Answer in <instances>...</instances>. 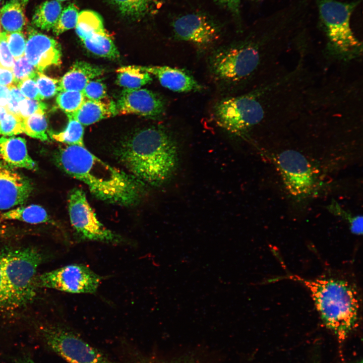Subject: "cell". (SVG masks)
Listing matches in <instances>:
<instances>
[{
    "mask_svg": "<svg viewBox=\"0 0 363 363\" xmlns=\"http://www.w3.org/2000/svg\"><path fill=\"white\" fill-rule=\"evenodd\" d=\"M283 28H271L259 37H250L214 50L208 69L218 85L231 87L252 81L261 73L270 78L280 69L279 61L289 46Z\"/></svg>",
    "mask_w": 363,
    "mask_h": 363,
    "instance_id": "1",
    "label": "cell"
},
{
    "mask_svg": "<svg viewBox=\"0 0 363 363\" xmlns=\"http://www.w3.org/2000/svg\"><path fill=\"white\" fill-rule=\"evenodd\" d=\"M55 160L62 170L85 184L100 200L131 206L139 202L144 194V183L104 162L85 146L62 147L56 152Z\"/></svg>",
    "mask_w": 363,
    "mask_h": 363,
    "instance_id": "2",
    "label": "cell"
},
{
    "mask_svg": "<svg viewBox=\"0 0 363 363\" xmlns=\"http://www.w3.org/2000/svg\"><path fill=\"white\" fill-rule=\"evenodd\" d=\"M118 159L133 176L153 186L168 182L179 164L177 142L161 126H151L134 132L116 150Z\"/></svg>",
    "mask_w": 363,
    "mask_h": 363,
    "instance_id": "3",
    "label": "cell"
},
{
    "mask_svg": "<svg viewBox=\"0 0 363 363\" xmlns=\"http://www.w3.org/2000/svg\"><path fill=\"white\" fill-rule=\"evenodd\" d=\"M325 326L340 341L345 340L357 324V293L347 281L335 278L304 281Z\"/></svg>",
    "mask_w": 363,
    "mask_h": 363,
    "instance_id": "4",
    "label": "cell"
},
{
    "mask_svg": "<svg viewBox=\"0 0 363 363\" xmlns=\"http://www.w3.org/2000/svg\"><path fill=\"white\" fill-rule=\"evenodd\" d=\"M319 13L327 37L325 48L331 60L341 64L361 57V42L355 36L350 25L352 13L358 1L342 3L336 0H317Z\"/></svg>",
    "mask_w": 363,
    "mask_h": 363,
    "instance_id": "5",
    "label": "cell"
},
{
    "mask_svg": "<svg viewBox=\"0 0 363 363\" xmlns=\"http://www.w3.org/2000/svg\"><path fill=\"white\" fill-rule=\"evenodd\" d=\"M42 260L32 248L3 252V271L13 309L27 305L35 296L36 272Z\"/></svg>",
    "mask_w": 363,
    "mask_h": 363,
    "instance_id": "6",
    "label": "cell"
},
{
    "mask_svg": "<svg viewBox=\"0 0 363 363\" xmlns=\"http://www.w3.org/2000/svg\"><path fill=\"white\" fill-rule=\"evenodd\" d=\"M36 331L41 344L68 363H108L100 351L67 328L42 324Z\"/></svg>",
    "mask_w": 363,
    "mask_h": 363,
    "instance_id": "7",
    "label": "cell"
},
{
    "mask_svg": "<svg viewBox=\"0 0 363 363\" xmlns=\"http://www.w3.org/2000/svg\"><path fill=\"white\" fill-rule=\"evenodd\" d=\"M68 203L71 223L80 239L116 244L124 241L98 220L82 189L70 191Z\"/></svg>",
    "mask_w": 363,
    "mask_h": 363,
    "instance_id": "8",
    "label": "cell"
},
{
    "mask_svg": "<svg viewBox=\"0 0 363 363\" xmlns=\"http://www.w3.org/2000/svg\"><path fill=\"white\" fill-rule=\"evenodd\" d=\"M101 279L87 266L74 264L37 276L36 286L72 293H94Z\"/></svg>",
    "mask_w": 363,
    "mask_h": 363,
    "instance_id": "9",
    "label": "cell"
},
{
    "mask_svg": "<svg viewBox=\"0 0 363 363\" xmlns=\"http://www.w3.org/2000/svg\"><path fill=\"white\" fill-rule=\"evenodd\" d=\"M174 38L193 44L199 50H205L220 38L221 25L209 15L193 12L176 17L171 24Z\"/></svg>",
    "mask_w": 363,
    "mask_h": 363,
    "instance_id": "10",
    "label": "cell"
},
{
    "mask_svg": "<svg viewBox=\"0 0 363 363\" xmlns=\"http://www.w3.org/2000/svg\"><path fill=\"white\" fill-rule=\"evenodd\" d=\"M76 32L84 47L98 56L115 59L119 51L110 36L106 32L101 15L92 10L79 12Z\"/></svg>",
    "mask_w": 363,
    "mask_h": 363,
    "instance_id": "11",
    "label": "cell"
},
{
    "mask_svg": "<svg viewBox=\"0 0 363 363\" xmlns=\"http://www.w3.org/2000/svg\"><path fill=\"white\" fill-rule=\"evenodd\" d=\"M277 164L286 189L294 196L310 192L314 184L312 167L300 153L291 150L281 152L277 157Z\"/></svg>",
    "mask_w": 363,
    "mask_h": 363,
    "instance_id": "12",
    "label": "cell"
},
{
    "mask_svg": "<svg viewBox=\"0 0 363 363\" xmlns=\"http://www.w3.org/2000/svg\"><path fill=\"white\" fill-rule=\"evenodd\" d=\"M119 114H136L151 118L161 117L166 109L163 98L151 90L125 89L116 104Z\"/></svg>",
    "mask_w": 363,
    "mask_h": 363,
    "instance_id": "13",
    "label": "cell"
},
{
    "mask_svg": "<svg viewBox=\"0 0 363 363\" xmlns=\"http://www.w3.org/2000/svg\"><path fill=\"white\" fill-rule=\"evenodd\" d=\"M26 41L25 56L37 71L42 72L48 66L60 63L61 50L53 38L32 31Z\"/></svg>",
    "mask_w": 363,
    "mask_h": 363,
    "instance_id": "14",
    "label": "cell"
},
{
    "mask_svg": "<svg viewBox=\"0 0 363 363\" xmlns=\"http://www.w3.org/2000/svg\"><path fill=\"white\" fill-rule=\"evenodd\" d=\"M32 189L27 178L0 163V210L9 209L24 204Z\"/></svg>",
    "mask_w": 363,
    "mask_h": 363,
    "instance_id": "15",
    "label": "cell"
},
{
    "mask_svg": "<svg viewBox=\"0 0 363 363\" xmlns=\"http://www.w3.org/2000/svg\"><path fill=\"white\" fill-rule=\"evenodd\" d=\"M141 69L156 77L164 87L176 92L199 91L202 86L186 71L168 66H140Z\"/></svg>",
    "mask_w": 363,
    "mask_h": 363,
    "instance_id": "16",
    "label": "cell"
},
{
    "mask_svg": "<svg viewBox=\"0 0 363 363\" xmlns=\"http://www.w3.org/2000/svg\"><path fill=\"white\" fill-rule=\"evenodd\" d=\"M0 163L13 169H37L36 163L28 153L26 140L21 137L0 138Z\"/></svg>",
    "mask_w": 363,
    "mask_h": 363,
    "instance_id": "17",
    "label": "cell"
},
{
    "mask_svg": "<svg viewBox=\"0 0 363 363\" xmlns=\"http://www.w3.org/2000/svg\"><path fill=\"white\" fill-rule=\"evenodd\" d=\"M104 70L101 67L84 61H77L59 81V90L82 91L87 84Z\"/></svg>",
    "mask_w": 363,
    "mask_h": 363,
    "instance_id": "18",
    "label": "cell"
},
{
    "mask_svg": "<svg viewBox=\"0 0 363 363\" xmlns=\"http://www.w3.org/2000/svg\"><path fill=\"white\" fill-rule=\"evenodd\" d=\"M116 114V106L113 101L107 98L97 101L87 99L76 111L67 115L83 126H88Z\"/></svg>",
    "mask_w": 363,
    "mask_h": 363,
    "instance_id": "19",
    "label": "cell"
},
{
    "mask_svg": "<svg viewBox=\"0 0 363 363\" xmlns=\"http://www.w3.org/2000/svg\"><path fill=\"white\" fill-rule=\"evenodd\" d=\"M28 0H9L0 10V24L9 33L22 31L26 24L25 7Z\"/></svg>",
    "mask_w": 363,
    "mask_h": 363,
    "instance_id": "20",
    "label": "cell"
},
{
    "mask_svg": "<svg viewBox=\"0 0 363 363\" xmlns=\"http://www.w3.org/2000/svg\"><path fill=\"white\" fill-rule=\"evenodd\" d=\"M62 10L59 2L55 0L45 1L36 9L32 17V23L41 30L52 29Z\"/></svg>",
    "mask_w": 363,
    "mask_h": 363,
    "instance_id": "21",
    "label": "cell"
},
{
    "mask_svg": "<svg viewBox=\"0 0 363 363\" xmlns=\"http://www.w3.org/2000/svg\"><path fill=\"white\" fill-rule=\"evenodd\" d=\"M116 84L125 89H138L152 81L151 75L140 66H129L116 70Z\"/></svg>",
    "mask_w": 363,
    "mask_h": 363,
    "instance_id": "22",
    "label": "cell"
},
{
    "mask_svg": "<svg viewBox=\"0 0 363 363\" xmlns=\"http://www.w3.org/2000/svg\"><path fill=\"white\" fill-rule=\"evenodd\" d=\"M3 219L17 220L31 224L45 223L49 221L46 210L41 206L31 205L20 207L5 212L1 215Z\"/></svg>",
    "mask_w": 363,
    "mask_h": 363,
    "instance_id": "23",
    "label": "cell"
},
{
    "mask_svg": "<svg viewBox=\"0 0 363 363\" xmlns=\"http://www.w3.org/2000/svg\"><path fill=\"white\" fill-rule=\"evenodd\" d=\"M124 16L130 19L141 18L158 4L159 0H110Z\"/></svg>",
    "mask_w": 363,
    "mask_h": 363,
    "instance_id": "24",
    "label": "cell"
},
{
    "mask_svg": "<svg viewBox=\"0 0 363 363\" xmlns=\"http://www.w3.org/2000/svg\"><path fill=\"white\" fill-rule=\"evenodd\" d=\"M69 122L65 130L58 133H52L51 137L56 141L68 145L85 146L83 140L84 129L78 121L67 115Z\"/></svg>",
    "mask_w": 363,
    "mask_h": 363,
    "instance_id": "25",
    "label": "cell"
},
{
    "mask_svg": "<svg viewBox=\"0 0 363 363\" xmlns=\"http://www.w3.org/2000/svg\"><path fill=\"white\" fill-rule=\"evenodd\" d=\"M23 132L28 136L45 141L48 140L46 133L47 123L44 113H36L23 118Z\"/></svg>",
    "mask_w": 363,
    "mask_h": 363,
    "instance_id": "26",
    "label": "cell"
},
{
    "mask_svg": "<svg viewBox=\"0 0 363 363\" xmlns=\"http://www.w3.org/2000/svg\"><path fill=\"white\" fill-rule=\"evenodd\" d=\"M86 99L82 91H63L57 96L58 106L67 115L76 111Z\"/></svg>",
    "mask_w": 363,
    "mask_h": 363,
    "instance_id": "27",
    "label": "cell"
},
{
    "mask_svg": "<svg viewBox=\"0 0 363 363\" xmlns=\"http://www.w3.org/2000/svg\"><path fill=\"white\" fill-rule=\"evenodd\" d=\"M79 11L77 7L71 4L64 9L53 28V32L59 35L63 32L75 28L79 16Z\"/></svg>",
    "mask_w": 363,
    "mask_h": 363,
    "instance_id": "28",
    "label": "cell"
},
{
    "mask_svg": "<svg viewBox=\"0 0 363 363\" xmlns=\"http://www.w3.org/2000/svg\"><path fill=\"white\" fill-rule=\"evenodd\" d=\"M36 82L41 99L50 98L56 95L59 90V81L47 77L37 71L33 78Z\"/></svg>",
    "mask_w": 363,
    "mask_h": 363,
    "instance_id": "29",
    "label": "cell"
},
{
    "mask_svg": "<svg viewBox=\"0 0 363 363\" xmlns=\"http://www.w3.org/2000/svg\"><path fill=\"white\" fill-rule=\"evenodd\" d=\"M23 121L19 115L7 111L0 120V134L11 136L23 133Z\"/></svg>",
    "mask_w": 363,
    "mask_h": 363,
    "instance_id": "30",
    "label": "cell"
},
{
    "mask_svg": "<svg viewBox=\"0 0 363 363\" xmlns=\"http://www.w3.org/2000/svg\"><path fill=\"white\" fill-rule=\"evenodd\" d=\"M16 86L20 81L27 78H34L37 71L36 69L27 60L25 55L14 59L13 68Z\"/></svg>",
    "mask_w": 363,
    "mask_h": 363,
    "instance_id": "31",
    "label": "cell"
},
{
    "mask_svg": "<svg viewBox=\"0 0 363 363\" xmlns=\"http://www.w3.org/2000/svg\"><path fill=\"white\" fill-rule=\"evenodd\" d=\"M7 42L14 59L24 55L26 41L21 31L7 33Z\"/></svg>",
    "mask_w": 363,
    "mask_h": 363,
    "instance_id": "32",
    "label": "cell"
},
{
    "mask_svg": "<svg viewBox=\"0 0 363 363\" xmlns=\"http://www.w3.org/2000/svg\"><path fill=\"white\" fill-rule=\"evenodd\" d=\"M82 92L87 99L101 100L106 98L105 85L100 79H92L86 85Z\"/></svg>",
    "mask_w": 363,
    "mask_h": 363,
    "instance_id": "33",
    "label": "cell"
},
{
    "mask_svg": "<svg viewBox=\"0 0 363 363\" xmlns=\"http://www.w3.org/2000/svg\"><path fill=\"white\" fill-rule=\"evenodd\" d=\"M46 108V106L43 102L25 98L19 104V115L22 118H25L36 113H44Z\"/></svg>",
    "mask_w": 363,
    "mask_h": 363,
    "instance_id": "34",
    "label": "cell"
},
{
    "mask_svg": "<svg viewBox=\"0 0 363 363\" xmlns=\"http://www.w3.org/2000/svg\"><path fill=\"white\" fill-rule=\"evenodd\" d=\"M14 59L9 49L7 42V33H0V65L13 70Z\"/></svg>",
    "mask_w": 363,
    "mask_h": 363,
    "instance_id": "35",
    "label": "cell"
},
{
    "mask_svg": "<svg viewBox=\"0 0 363 363\" xmlns=\"http://www.w3.org/2000/svg\"><path fill=\"white\" fill-rule=\"evenodd\" d=\"M3 251L0 250V311L13 310L11 298L3 271Z\"/></svg>",
    "mask_w": 363,
    "mask_h": 363,
    "instance_id": "36",
    "label": "cell"
},
{
    "mask_svg": "<svg viewBox=\"0 0 363 363\" xmlns=\"http://www.w3.org/2000/svg\"><path fill=\"white\" fill-rule=\"evenodd\" d=\"M17 86L27 98L41 100L35 80L33 78H26L18 82Z\"/></svg>",
    "mask_w": 363,
    "mask_h": 363,
    "instance_id": "37",
    "label": "cell"
},
{
    "mask_svg": "<svg viewBox=\"0 0 363 363\" xmlns=\"http://www.w3.org/2000/svg\"><path fill=\"white\" fill-rule=\"evenodd\" d=\"M8 87L10 91V98L5 108L10 113L19 115V104L25 98V97L16 85H12Z\"/></svg>",
    "mask_w": 363,
    "mask_h": 363,
    "instance_id": "38",
    "label": "cell"
},
{
    "mask_svg": "<svg viewBox=\"0 0 363 363\" xmlns=\"http://www.w3.org/2000/svg\"><path fill=\"white\" fill-rule=\"evenodd\" d=\"M221 7L229 11L235 17L238 18L240 14L241 0H214Z\"/></svg>",
    "mask_w": 363,
    "mask_h": 363,
    "instance_id": "39",
    "label": "cell"
},
{
    "mask_svg": "<svg viewBox=\"0 0 363 363\" xmlns=\"http://www.w3.org/2000/svg\"><path fill=\"white\" fill-rule=\"evenodd\" d=\"M0 85L10 87L16 85L13 71L0 65Z\"/></svg>",
    "mask_w": 363,
    "mask_h": 363,
    "instance_id": "40",
    "label": "cell"
},
{
    "mask_svg": "<svg viewBox=\"0 0 363 363\" xmlns=\"http://www.w3.org/2000/svg\"><path fill=\"white\" fill-rule=\"evenodd\" d=\"M346 214L351 232L354 234L359 233L362 230V217L361 216H353Z\"/></svg>",
    "mask_w": 363,
    "mask_h": 363,
    "instance_id": "41",
    "label": "cell"
},
{
    "mask_svg": "<svg viewBox=\"0 0 363 363\" xmlns=\"http://www.w3.org/2000/svg\"><path fill=\"white\" fill-rule=\"evenodd\" d=\"M134 363H198L192 359L180 358L171 360H161L157 359H144Z\"/></svg>",
    "mask_w": 363,
    "mask_h": 363,
    "instance_id": "42",
    "label": "cell"
},
{
    "mask_svg": "<svg viewBox=\"0 0 363 363\" xmlns=\"http://www.w3.org/2000/svg\"><path fill=\"white\" fill-rule=\"evenodd\" d=\"M9 87L0 85V107L6 108L10 98Z\"/></svg>",
    "mask_w": 363,
    "mask_h": 363,
    "instance_id": "43",
    "label": "cell"
},
{
    "mask_svg": "<svg viewBox=\"0 0 363 363\" xmlns=\"http://www.w3.org/2000/svg\"><path fill=\"white\" fill-rule=\"evenodd\" d=\"M10 359L13 363H37L30 356L26 354L12 356Z\"/></svg>",
    "mask_w": 363,
    "mask_h": 363,
    "instance_id": "44",
    "label": "cell"
},
{
    "mask_svg": "<svg viewBox=\"0 0 363 363\" xmlns=\"http://www.w3.org/2000/svg\"><path fill=\"white\" fill-rule=\"evenodd\" d=\"M7 110L5 108L0 107V120L1 118L4 115V114L7 112Z\"/></svg>",
    "mask_w": 363,
    "mask_h": 363,
    "instance_id": "45",
    "label": "cell"
},
{
    "mask_svg": "<svg viewBox=\"0 0 363 363\" xmlns=\"http://www.w3.org/2000/svg\"><path fill=\"white\" fill-rule=\"evenodd\" d=\"M55 1H57L60 2L66 1H68V0H55Z\"/></svg>",
    "mask_w": 363,
    "mask_h": 363,
    "instance_id": "46",
    "label": "cell"
},
{
    "mask_svg": "<svg viewBox=\"0 0 363 363\" xmlns=\"http://www.w3.org/2000/svg\"><path fill=\"white\" fill-rule=\"evenodd\" d=\"M1 32V24H0V33Z\"/></svg>",
    "mask_w": 363,
    "mask_h": 363,
    "instance_id": "47",
    "label": "cell"
},
{
    "mask_svg": "<svg viewBox=\"0 0 363 363\" xmlns=\"http://www.w3.org/2000/svg\"><path fill=\"white\" fill-rule=\"evenodd\" d=\"M1 0H0V2H1Z\"/></svg>",
    "mask_w": 363,
    "mask_h": 363,
    "instance_id": "48",
    "label": "cell"
}]
</instances>
